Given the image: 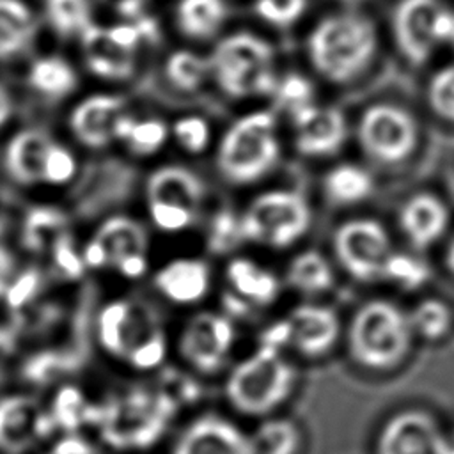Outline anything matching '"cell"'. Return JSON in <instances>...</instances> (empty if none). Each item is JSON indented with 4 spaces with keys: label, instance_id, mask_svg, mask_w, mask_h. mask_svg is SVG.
<instances>
[{
    "label": "cell",
    "instance_id": "obj_43",
    "mask_svg": "<svg viewBox=\"0 0 454 454\" xmlns=\"http://www.w3.org/2000/svg\"><path fill=\"white\" fill-rule=\"evenodd\" d=\"M167 355V339L161 328H158L142 346H138L126 362H129L135 369L149 371L158 367Z\"/></svg>",
    "mask_w": 454,
    "mask_h": 454
},
{
    "label": "cell",
    "instance_id": "obj_19",
    "mask_svg": "<svg viewBox=\"0 0 454 454\" xmlns=\"http://www.w3.org/2000/svg\"><path fill=\"white\" fill-rule=\"evenodd\" d=\"M172 454H255V450L238 426L207 413L184 427Z\"/></svg>",
    "mask_w": 454,
    "mask_h": 454
},
{
    "label": "cell",
    "instance_id": "obj_24",
    "mask_svg": "<svg viewBox=\"0 0 454 454\" xmlns=\"http://www.w3.org/2000/svg\"><path fill=\"white\" fill-rule=\"evenodd\" d=\"M154 287L168 301L192 305L200 301L211 286L207 262L197 257H177L161 266L153 277Z\"/></svg>",
    "mask_w": 454,
    "mask_h": 454
},
{
    "label": "cell",
    "instance_id": "obj_11",
    "mask_svg": "<svg viewBox=\"0 0 454 454\" xmlns=\"http://www.w3.org/2000/svg\"><path fill=\"white\" fill-rule=\"evenodd\" d=\"M234 344V326L225 314L199 312L188 319L179 337L181 356L199 372L213 374L227 360Z\"/></svg>",
    "mask_w": 454,
    "mask_h": 454
},
{
    "label": "cell",
    "instance_id": "obj_28",
    "mask_svg": "<svg viewBox=\"0 0 454 454\" xmlns=\"http://www.w3.org/2000/svg\"><path fill=\"white\" fill-rule=\"evenodd\" d=\"M225 278L231 286V291L239 294L252 307L271 305L280 293L277 277L252 259H232L225 268Z\"/></svg>",
    "mask_w": 454,
    "mask_h": 454
},
{
    "label": "cell",
    "instance_id": "obj_42",
    "mask_svg": "<svg viewBox=\"0 0 454 454\" xmlns=\"http://www.w3.org/2000/svg\"><path fill=\"white\" fill-rule=\"evenodd\" d=\"M254 7L259 18L266 23L289 27L305 12L307 0H255Z\"/></svg>",
    "mask_w": 454,
    "mask_h": 454
},
{
    "label": "cell",
    "instance_id": "obj_7",
    "mask_svg": "<svg viewBox=\"0 0 454 454\" xmlns=\"http://www.w3.org/2000/svg\"><path fill=\"white\" fill-rule=\"evenodd\" d=\"M310 222V206L294 190L264 192L241 215L247 241L278 250L300 241L307 234Z\"/></svg>",
    "mask_w": 454,
    "mask_h": 454
},
{
    "label": "cell",
    "instance_id": "obj_35",
    "mask_svg": "<svg viewBox=\"0 0 454 454\" xmlns=\"http://www.w3.org/2000/svg\"><path fill=\"white\" fill-rule=\"evenodd\" d=\"M209 73V60L188 50L174 51L165 62V74L168 82L183 92L197 90Z\"/></svg>",
    "mask_w": 454,
    "mask_h": 454
},
{
    "label": "cell",
    "instance_id": "obj_25",
    "mask_svg": "<svg viewBox=\"0 0 454 454\" xmlns=\"http://www.w3.org/2000/svg\"><path fill=\"white\" fill-rule=\"evenodd\" d=\"M449 225V209L442 199L422 192L410 197L399 211V227L415 248L436 243Z\"/></svg>",
    "mask_w": 454,
    "mask_h": 454
},
{
    "label": "cell",
    "instance_id": "obj_12",
    "mask_svg": "<svg viewBox=\"0 0 454 454\" xmlns=\"http://www.w3.org/2000/svg\"><path fill=\"white\" fill-rule=\"evenodd\" d=\"M445 5L440 0H399L392 12L397 51L413 66L424 64L440 44L436 23Z\"/></svg>",
    "mask_w": 454,
    "mask_h": 454
},
{
    "label": "cell",
    "instance_id": "obj_31",
    "mask_svg": "<svg viewBox=\"0 0 454 454\" xmlns=\"http://www.w3.org/2000/svg\"><path fill=\"white\" fill-rule=\"evenodd\" d=\"M168 138V128L160 119L138 121L128 112L119 119L115 128V140L126 144V147L137 156H151L163 149Z\"/></svg>",
    "mask_w": 454,
    "mask_h": 454
},
{
    "label": "cell",
    "instance_id": "obj_20",
    "mask_svg": "<svg viewBox=\"0 0 454 454\" xmlns=\"http://www.w3.org/2000/svg\"><path fill=\"white\" fill-rule=\"evenodd\" d=\"M296 135L294 145L305 156L335 154L346 140L344 115L330 106L309 105L291 115Z\"/></svg>",
    "mask_w": 454,
    "mask_h": 454
},
{
    "label": "cell",
    "instance_id": "obj_14",
    "mask_svg": "<svg viewBox=\"0 0 454 454\" xmlns=\"http://www.w3.org/2000/svg\"><path fill=\"white\" fill-rule=\"evenodd\" d=\"M43 34L37 0H0V66H23Z\"/></svg>",
    "mask_w": 454,
    "mask_h": 454
},
{
    "label": "cell",
    "instance_id": "obj_49",
    "mask_svg": "<svg viewBox=\"0 0 454 454\" xmlns=\"http://www.w3.org/2000/svg\"><path fill=\"white\" fill-rule=\"evenodd\" d=\"M103 2L114 5L117 12H121L124 18H137L142 7V0H103Z\"/></svg>",
    "mask_w": 454,
    "mask_h": 454
},
{
    "label": "cell",
    "instance_id": "obj_4",
    "mask_svg": "<svg viewBox=\"0 0 454 454\" xmlns=\"http://www.w3.org/2000/svg\"><path fill=\"white\" fill-rule=\"evenodd\" d=\"M207 60L218 87L231 98L266 96L277 89L273 48L252 32L223 37Z\"/></svg>",
    "mask_w": 454,
    "mask_h": 454
},
{
    "label": "cell",
    "instance_id": "obj_9",
    "mask_svg": "<svg viewBox=\"0 0 454 454\" xmlns=\"http://www.w3.org/2000/svg\"><path fill=\"white\" fill-rule=\"evenodd\" d=\"M356 137L371 160L394 165L415 151L419 126L406 108L394 103H374L362 112Z\"/></svg>",
    "mask_w": 454,
    "mask_h": 454
},
{
    "label": "cell",
    "instance_id": "obj_37",
    "mask_svg": "<svg viewBox=\"0 0 454 454\" xmlns=\"http://www.w3.org/2000/svg\"><path fill=\"white\" fill-rule=\"evenodd\" d=\"M245 239L241 215H236L229 209H222L213 215L206 245L211 254H229L238 248Z\"/></svg>",
    "mask_w": 454,
    "mask_h": 454
},
{
    "label": "cell",
    "instance_id": "obj_40",
    "mask_svg": "<svg viewBox=\"0 0 454 454\" xmlns=\"http://www.w3.org/2000/svg\"><path fill=\"white\" fill-rule=\"evenodd\" d=\"M172 135L183 151L190 154H199L209 145L211 128L204 117L186 115L176 121V124L172 126Z\"/></svg>",
    "mask_w": 454,
    "mask_h": 454
},
{
    "label": "cell",
    "instance_id": "obj_17",
    "mask_svg": "<svg viewBox=\"0 0 454 454\" xmlns=\"http://www.w3.org/2000/svg\"><path fill=\"white\" fill-rule=\"evenodd\" d=\"M105 247L108 266L124 278H140L147 271V234L129 216H112L94 234Z\"/></svg>",
    "mask_w": 454,
    "mask_h": 454
},
{
    "label": "cell",
    "instance_id": "obj_27",
    "mask_svg": "<svg viewBox=\"0 0 454 454\" xmlns=\"http://www.w3.org/2000/svg\"><path fill=\"white\" fill-rule=\"evenodd\" d=\"M43 32L59 41H76L96 23L92 0H37Z\"/></svg>",
    "mask_w": 454,
    "mask_h": 454
},
{
    "label": "cell",
    "instance_id": "obj_45",
    "mask_svg": "<svg viewBox=\"0 0 454 454\" xmlns=\"http://www.w3.org/2000/svg\"><path fill=\"white\" fill-rule=\"evenodd\" d=\"M262 346H270L275 349H282V346H289V323L287 319H282L275 325H271L268 330H264L261 337Z\"/></svg>",
    "mask_w": 454,
    "mask_h": 454
},
{
    "label": "cell",
    "instance_id": "obj_32",
    "mask_svg": "<svg viewBox=\"0 0 454 454\" xmlns=\"http://www.w3.org/2000/svg\"><path fill=\"white\" fill-rule=\"evenodd\" d=\"M286 280L298 293L317 294L332 287L333 271L323 254L305 250L298 254L287 266Z\"/></svg>",
    "mask_w": 454,
    "mask_h": 454
},
{
    "label": "cell",
    "instance_id": "obj_51",
    "mask_svg": "<svg viewBox=\"0 0 454 454\" xmlns=\"http://www.w3.org/2000/svg\"><path fill=\"white\" fill-rule=\"evenodd\" d=\"M440 454H454V433L450 436H447V434L443 436Z\"/></svg>",
    "mask_w": 454,
    "mask_h": 454
},
{
    "label": "cell",
    "instance_id": "obj_1",
    "mask_svg": "<svg viewBox=\"0 0 454 454\" xmlns=\"http://www.w3.org/2000/svg\"><path fill=\"white\" fill-rule=\"evenodd\" d=\"M376 28L362 14L339 12L323 18L309 34L307 53L314 69L333 83L360 76L376 53Z\"/></svg>",
    "mask_w": 454,
    "mask_h": 454
},
{
    "label": "cell",
    "instance_id": "obj_44",
    "mask_svg": "<svg viewBox=\"0 0 454 454\" xmlns=\"http://www.w3.org/2000/svg\"><path fill=\"white\" fill-rule=\"evenodd\" d=\"M158 390L167 395L176 406L188 404L190 401H195L200 394L199 385L190 376H184L177 371H167L160 381Z\"/></svg>",
    "mask_w": 454,
    "mask_h": 454
},
{
    "label": "cell",
    "instance_id": "obj_52",
    "mask_svg": "<svg viewBox=\"0 0 454 454\" xmlns=\"http://www.w3.org/2000/svg\"><path fill=\"white\" fill-rule=\"evenodd\" d=\"M447 43L454 46V12H452V20H450V28H449V35H447Z\"/></svg>",
    "mask_w": 454,
    "mask_h": 454
},
{
    "label": "cell",
    "instance_id": "obj_15",
    "mask_svg": "<svg viewBox=\"0 0 454 454\" xmlns=\"http://www.w3.org/2000/svg\"><path fill=\"white\" fill-rule=\"evenodd\" d=\"M443 436L433 415L420 410H404L381 427L376 454H440Z\"/></svg>",
    "mask_w": 454,
    "mask_h": 454
},
{
    "label": "cell",
    "instance_id": "obj_13",
    "mask_svg": "<svg viewBox=\"0 0 454 454\" xmlns=\"http://www.w3.org/2000/svg\"><path fill=\"white\" fill-rule=\"evenodd\" d=\"M158 323L149 312L126 300L108 303L98 317V337L101 346L114 356L128 360L156 330Z\"/></svg>",
    "mask_w": 454,
    "mask_h": 454
},
{
    "label": "cell",
    "instance_id": "obj_23",
    "mask_svg": "<svg viewBox=\"0 0 454 454\" xmlns=\"http://www.w3.org/2000/svg\"><path fill=\"white\" fill-rule=\"evenodd\" d=\"M53 138L43 129L25 128L16 131L4 147V168L21 186L43 184V168Z\"/></svg>",
    "mask_w": 454,
    "mask_h": 454
},
{
    "label": "cell",
    "instance_id": "obj_26",
    "mask_svg": "<svg viewBox=\"0 0 454 454\" xmlns=\"http://www.w3.org/2000/svg\"><path fill=\"white\" fill-rule=\"evenodd\" d=\"M43 434V413L25 395L0 401V450L21 454Z\"/></svg>",
    "mask_w": 454,
    "mask_h": 454
},
{
    "label": "cell",
    "instance_id": "obj_6",
    "mask_svg": "<svg viewBox=\"0 0 454 454\" xmlns=\"http://www.w3.org/2000/svg\"><path fill=\"white\" fill-rule=\"evenodd\" d=\"M176 408L160 390L133 388L98 410L96 419L110 447L145 449L163 434Z\"/></svg>",
    "mask_w": 454,
    "mask_h": 454
},
{
    "label": "cell",
    "instance_id": "obj_18",
    "mask_svg": "<svg viewBox=\"0 0 454 454\" xmlns=\"http://www.w3.org/2000/svg\"><path fill=\"white\" fill-rule=\"evenodd\" d=\"M78 48L83 67L96 78L122 82L135 73L137 50L119 41L110 25L103 27L94 23L78 39Z\"/></svg>",
    "mask_w": 454,
    "mask_h": 454
},
{
    "label": "cell",
    "instance_id": "obj_48",
    "mask_svg": "<svg viewBox=\"0 0 454 454\" xmlns=\"http://www.w3.org/2000/svg\"><path fill=\"white\" fill-rule=\"evenodd\" d=\"M50 454H94V452H92V447L87 442H83L82 438L69 436V438L59 442L50 450Z\"/></svg>",
    "mask_w": 454,
    "mask_h": 454
},
{
    "label": "cell",
    "instance_id": "obj_16",
    "mask_svg": "<svg viewBox=\"0 0 454 454\" xmlns=\"http://www.w3.org/2000/svg\"><path fill=\"white\" fill-rule=\"evenodd\" d=\"M126 114V103L117 94L96 92L82 98L69 112V129L85 147L103 149L115 142V128Z\"/></svg>",
    "mask_w": 454,
    "mask_h": 454
},
{
    "label": "cell",
    "instance_id": "obj_41",
    "mask_svg": "<svg viewBox=\"0 0 454 454\" xmlns=\"http://www.w3.org/2000/svg\"><path fill=\"white\" fill-rule=\"evenodd\" d=\"M282 108H286L291 115L309 105H312V85L307 78L300 74H287L277 82V89L273 92Z\"/></svg>",
    "mask_w": 454,
    "mask_h": 454
},
{
    "label": "cell",
    "instance_id": "obj_53",
    "mask_svg": "<svg viewBox=\"0 0 454 454\" xmlns=\"http://www.w3.org/2000/svg\"><path fill=\"white\" fill-rule=\"evenodd\" d=\"M342 2H348V4H356V2H364V0H342Z\"/></svg>",
    "mask_w": 454,
    "mask_h": 454
},
{
    "label": "cell",
    "instance_id": "obj_34",
    "mask_svg": "<svg viewBox=\"0 0 454 454\" xmlns=\"http://www.w3.org/2000/svg\"><path fill=\"white\" fill-rule=\"evenodd\" d=\"M255 454H296L300 449V429L286 419L264 420L250 438Z\"/></svg>",
    "mask_w": 454,
    "mask_h": 454
},
{
    "label": "cell",
    "instance_id": "obj_8",
    "mask_svg": "<svg viewBox=\"0 0 454 454\" xmlns=\"http://www.w3.org/2000/svg\"><path fill=\"white\" fill-rule=\"evenodd\" d=\"M204 195L200 177L179 165L156 168L145 184L151 222L167 234H177L195 222Z\"/></svg>",
    "mask_w": 454,
    "mask_h": 454
},
{
    "label": "cell",
    "instance_id": "obj_50",
    "mask_svg": "<svg viewBox=\"0 0 454 454\" xmlns=\"http://www.w3.org/2000/svg\"><path fill=\"white\" fill-rule=\"evenodd\" d=\"M445 266L454 277V236L450 238V241L447 245V250H445Z\"/></svg>",
    "mask_w": 454,
    "mask_h": 454
},
{
    "label": "cell",
    "instance_id": "obj_5",
    "mask_svg": "<svg viewBox=\"0 0 454 454\" xmlns=\"http://www.w3.org/2000/svg\"><path fill=\"white\" fill-rule=\"evenodd\" d=\"M294 380L296 372L280 349L259 344L231 371L225 395L239 413L259 417L273 411L289 397Z\"/></svg>",
    "mask_w": 454,
    "mask_h": 454
},
{
    "label": "cell",
    "instance_id": "obj_2",
    "mask_svg": "<svg viewBox=\"0 0 454 454\" xmlns=\"http://www.w3.org/2000/svg\"><path fill=\"white\" fill-rule=\"evenodd\" d=\"M413 328L408 314L388 300H371L356 309L348 326L353 360L372 371H387L408 356Z\"/></svg>",
    "mask_w": 454,
    "mask_h": 454
},
{
    "label": "cell",
    "instance_id": "obj_10",
    "mask_svg": "<svg viewBox=\"0 0 454 454\" xmlns=\"http://www.w3.org/2000/svg\"><path fill=\"white\" fill-rule=\"evenodd\" d=\"M333 252L355 280L371 282L381 278L383 264L390 255V238L378 220L355 218L335 231Z\"/></svg>",
    "mask_w": 454,
    "mask_h": 454
},
{
    "label": "cell",
    "instance_id": "obj_38",
    "mask_svg": "<svg viewBox=\"0 0 454 454\" xmlns=\"http://www.w3.org/2000/svg\"><path fill=\"white\" fill-rule=\"evenodd\" d=\"M426 96L434 115L454 124V64L438 69L431 76Z\"/></svg>",
    "mask_w": 454,
    "mask_h": 454
},
{
    "label": "cell",
    "instance_id": "obj_47",
    "mask_svg": "<svg viewBox=\"0 0 454 454\" xmlns=\"http://www.w3.org/2000/svg\"><path fill=\"white\" fill-rule=\"evenodd\" d=\"M16 112V101L11 89L0 80V131L12 121Z\"/></svg>",
    "mask_w": 454,
    "mask_h": 454
},
{
    "label": "cell",
    "instance_id": "obj_29",
    "mask_svg": "<svg viewBox=\"0 0 454 454\" xmlns=\"http://www.w3.org/2000/svg\"><path fill=\"white\" fill-rule=\"evenodd\" d=\"M223 0H179L176 21L179 30L192 39L211 37L225 21Z\"/></svg>",
    "mask_w": 454,
    "mask_h": 454
},
{
    "label": "cell",
    "instance_id": "obj_30",
    "mask_svg": "<svg viewBox=\"0 0 454 454\" xmlns=\"http://www.w3.org/2000/svg\"><path fill=\"white\" fill-rule=\"evenodd\" d=\"M323 188L330 202L348 206L365 200L372 193L374 183L371 174L362 167L342 163L326 172Z\"/></svg>",
    "mask_w": 454,
    "mask_h": 454
},
{
    "label": "cell",
    "instance_id": "obj_39",
    "mask_svg": "<svg viewBox=\"0 0 454 454\" xmlns=\"http://www.w3.org/2000/svg\"><path fill=\"white\" fill-rule=\"evenodd\" d=\"M76 170H78V161L74 153L64 144L53 140L48 149L44 168H43V184L55 186V188L66 186L74 179Z\"/></svg>",
    "mask_w": 454,
    "mask_h": 454
},
{
    "label": "cell",
    "instance_id": "obj_36",
    "mask_svg": "<svg viewBox=\"0 0 454 454\" xmlns=\"http://www.w3.org/2000/svg\"><path fill=\"white\" fill-rule=\"evenodd\" d=\"M429 268L422 259L397 252H390L381 271V278L394 282L404 291H413L424 286L429 280Z\"/></svg>",
    "mask_w": 454,
    "mask_h": 454
},
{
    "label": "cell",
    "instance_id": "obj_21",
    "mask_svg": "<svg viewBox=\"0 0 454 454\" xmlns=\"http://www.w3.org/2000/svg\"><path fill=\"white\" fill-rule=\"evenodd\" d=\"M286 319L289 323V346L310 358L328 353L340 333L337 312L325 305H298Z\"/></svg>",
    "mask_w": 454,
    "mask_h": 454
},
{
    "label": "cell",
    "instance_id": "obj_3",
    "mask_svg": "<svg viewBox=\"0 0 454 454\" xmlns=\"http://www.w3.org/2000/svg\"><path fill=\"white\" fill-rule=\"evenodd\" d=\"M280 158L275 115L255 110L239 117L223 133L216 167L222 177L232 184H252L275 168Z\"/></svg>",
    "mask_w": 454,
    "mask_h": 454
},
{
    "label": "cell",
    "instance_id": "obj_22",
    "mask_svg": "<svg viewBox=\"0 0 454 454\" xmlns=\"http://www.w3.org/2000/svg\"><path fill=\"white\" fill-rule=\"evenodd\" d=\"M76 66L59 51H35L23 64L25 87L44 101L69 98L78 87Z\"/></svg>",
    "mask_w": 454,
    "mask_h": 454
},
{
    "label": "cell",
    "instance_id": "obj_33",
    "mask_svg": "<svg viewBox=\"0 0 454 454\" xmlns=\"http://www.w3.org/2000/svg\"><path fill=\"white\" fill-rule=\"evenodd\" d=\"M413 333L426 340H440L449 335L454 325L452 309L438 298H426L408 314Z\"/></svg>",
    "mask_w": 454,
    "mask_h": 454
},
{
    "label": "cell",
    "instance_id": "obj_46",
    "mask_svg": "<svg viewBox=\"0 0 454 454\" xmlns=\"http://www.w3.org/2000/svg\"><path fill=\"white\" fill-rule=\"evenodd\" d=\"M222 303H223V309H225V316L231 319V317H245L250 314V309L252 305L243 300L239 294H236L234 291H227L222 294Z\"/></svg>",
    "mask_w": 454,
    "mask_h": 454
}]
</instances>
